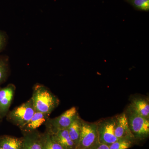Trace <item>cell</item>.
I'll list each match as a JSON object with an SVG mask.
<instances>
[{
  "instance_id": "cell-1",
  "label": "cell",
  "mask_w": 149,
  "mask_h": 149,
  "mask_svg": "<svg viewBox=\"0 0 149 149\" xmlns=\"http://www.w3.org/2000/svg\"><path fill=\"white\" fill-rule=\"evenodd\" d=\"M31 98L36 111L49 114H51L59 103L57 97L47 87L39 83L33 87Z\"/></svg>"
},
{
  "instance_id": "cell-2",
  "label": "cell",
  "mask_w": 149,
  "mask_h": 149,
  "mask_svg": "<svg viewBox=\"0 0 149 149\" xmlns=\"http://www.w3.org/2000/svg\"><path fill=\"white\" fill-rule=\"evenodd\" d=\"M125 113L135 140L142 141L147 139L149 135V119L141 116L129 106Z\"/></svg>"
},
{
  "instance_id": "cell-3",
  "label": "cell",
  "mask_w": 149,
  "mask_h": 149,
  "mask_svg": "<svg viewBox=\"0 0 149 149\" xmlns=\"http://www.w3.org/2000/svg\"><path fill=\"white\" fill-rule=\"evenodd\" d=\"M36 111L32 98L9 111L6 117L8 121L20 128L30 120Z\"/></svg>"
},
{
  "instance_id": "cell-4",
  "label": "cell",
  "mask_w": 149,
  "mask_h": 149,
  "mask_svg": "<svg viewBox=\"0 0 149 149\" xmlns=\"http://www.w3.org/2000/svg\"><path fill=\"white\" fill-rule=\"evenodd\" d=\"M78 116L77 109L75 107H72L58 117L53 118H49L45 123L46 130L53 134L67 129Z\"/></svg>"
},
{
  "instance_id": "cell-5",
  "label": "cell",
  "mask_w": 149,
  "mask_h": 149,
  "mask_svg": "<svg viewBox=\"0 0 149 149\" xmlns=\"http://www.w3.org/2000/svg\"><path fill=\"white\" fill-rule=\"evenodd\" d=\"M98 141L97 123L82 120L80 140L77 149H88Z\"/></svg>"
},
{
  "instance_id": "cell-6",
  "label": "cell",
  "mask_w": 149,
  "mask_h": 149,
  "mask_svg": "<svg viewBox=\"0 0 149 149\" xmlns=\"http://www.w3.org/2000/svg\"><path fill=\"white\" fill-rule=\"evenodd\" d=\"M98 141L110 146L118 140L114 134L115 117L97 123Z\"/></svg>"
},
{
  "instance_id": "cell-7",
  "label": "cell",
  "mask_w": 149,
  "mask_h": 149,
  "mask_svg": "<svg viewBox=\"0 0 149 149\" xmlns=\"http://www.w3.org/2000/svg\"><path fill=\"white\" fill-rule=\"evenodd\" d=\"M15 91V85L12 83L4 88H0V120L6 117L9 111Z\"/></svg>"
},
{
  "instance_id": "cell-8",
  "label": "cell",
  "mask_w": 149,
  "mask_h": 149,
  "mask_svg": "<svg viewBox=\"0 0 149 149\" xmlns=\"http://www.w3.org/2000/svg\"><path fill=\"white\" fill-rule=\"evenodd\" d=\"M114 134L118 139H126L136 141L129 128L125 112L116 116Z\"/></svg>"
},
{
  "instance_id": "cell-9",
  "label": "cell",
  "mask_w": 149,
  "mask_h": 149,
  "mask_svg": "<svg viewBox=\"0 0 149 149\" xmlns=\"http://www.w3.org/2000/svg\"><path fill=\"white\" fill-rule=\"evenodd\" d=\"M50 115V114L47 113L35 111L30 120L19 128L22 133L37 130L40 126L45 124Z\"/></svg>"
},
{
  "instance_id": "cell-10",
  "label": "cell",
  "mask_w": 149,
  "mask_h": 149,
  "mask_svg": "<svg viewBox=\"0 0 149 149\" xmlns=\"http://www.w3.org/2000/svg\"><path fill=\"white\" fill-rule=\"evenodd\" d=\"M23 144L22 149H42L41 135L38 130L22 133Z\"/></svg>"
},
{
  "instance_id": "cell-11",
  "label": "cell",
  "mask_w": 149,
  "mask_h": 149,
  "mask_svg": "<svg viewBox=\"0 0 149 149\" xmlns=\"http://www.w3.org/2000/svg\"><path fill=\"white\" fill-rule=\"evenodd\" d=\"M52 135L55 141L63 149H77V146L70 138L67 129L60 130Z\"/></svg>"
},
{
  "instance_id": "cell-12",
  "label": "cell",
  "mask_w": 149,
  "mask_h": 149,
  "mask_svg": "<svg viewBox=\"0 0 149 149\" xmlns=\"http://www.w3.org/2000/svg\"><path fill=\"white\" fill-rule=\"evenodd\" d=\"M129 107L141 116L149 119V104L148 100L143 98H134L131 100Z\"/></svg>"
},
{
  "instance_id": "cell-13",
  "label": "cell",
  "mask_w": 149,
  "mask_h": 149,
  "mask_svg": "<svg viewBox=\"0 0 149 149\" xmlns=\"http://www.w3.org/2000/svg\"><path fill=\"white\" fill-rule=\"evenodd\" d=\"M23 137L3 135L0 136V147L3 149H22Z\"/></svg>"
},
{
  "instance_id": "cell-14",
  "label": "cell",
  "mask_w": 149,
  "mask_h": 149,
  "mask_svg": "<svg viewBox=\"0 0 149 149\" xmlns=\"http://www.w3.org/2000/svg\"><path fill=\"white\" fill-rule=\"evenodd\" d=\"M82 120L78 116L67 128L69 136L77 148L80 140Z\"/></svg>"
},
{
  "instance_id": "cell-15",
  "label": "cell",
  "mask_w": 149,
  "mask_h": 149,
  "mask_svg": "<svg viewBox=\"0 0 149 149\" xmlns=\"http://www.w3.org/2000/svg\"><path fill=\"white\" fill-rule=\"evenodd\" d=\"M41 138L42 149H63L55 141L52 134L46 130L41 133Z\"/></svg>"
},
{
  "instance_id": "cell-16",
  "label": "cell",
  "mask_w": 149,
  "mask_h": 149,
  "mask_svg": "<svg viewBox=\"0 0 149 149\" xmlns=\"http://www.w3.org/2000/svg\"><path fill=\"white\" fill-rule=\"evenodd\" d=\"M9 74L8 59L6 57L0 56V85L6 82Z\"/></svg>"
},
{
  "instance_id": "cell-17",
  "label": "cell",
  "mask_w": 149,
  "mask_h": 149,
  "mask_svg": "<svg viewBox=\"0 0 149 149\" xmlns=\"http://www.w3.org/2000/svg\"><path fill=\"white\" fill-rule=\"evenodd\" d=\"M134 142L129 139H119L110 145L109 149H128L132 146Z\"/></svg>"
},
{
  "instance_id": "cell-18",
  "label": "cell",
  "mask_w": 149,
  "mask_h": 149,
  "mask_svg": "<svg viewBox=\"0 0 149 149\" xmlns=\"http://www.w3.org/2000/svg\"><path fill=\"white\" fill-rule=\"evenodd\" d=\"M133 3L136 6L140 9L144 10H149V6L146 4L143 0H134Z\"/></svg>"
},
{
  "instance_id": "cell-19",
  "label": "cell",
  "mask_w": 149,
  "mask_h": 149,
  "mask_svg": "<svg viewBox=\"0 0 149 149\" xmlns=\"http://www.w3.org/2000/svg\"><path fill=\"white\" fill-rule=\"evenodd\" d=\"M7 42V36L6 33L0 31V52L3 49Z\"/></svg>"
},
{
  "instance_id": "cell-20",
  "label": "cell",
  "mask_w": 149,
  "mask_h": 149,
  "mask_svg": "<svg viewBox=\"0 0 149 149\" xmlns=\"http://www.w3.org/2000/svg\"><path fill=\"white\" fill-rule=\"evenodd\" d=\"M109 146L108 145L102 143L97 141L88 149H109Z\"/></svg>"
},
{
  "instance_id": "cell-21",
  "label": "cell",
  "mask_w": 149,
  "mask_h": 149,
  "mask_svg": "<svg viewBox=\"0 0 149 149\" xmlns=\"http://www.w3.org/2000/svg\"><path fill=\"white\" fill-rule=\"evenodd\" d=\"M146 4L149 6V0H143Z\"/></svg>"
},
{
  "instance_id": "cell-22",
  "label": "cell",
  "mask_w": 149,
  "mask_h": 149,
  "mask_svg": "<svg viewBox=\"0 0 149 149\" xmlns=\"http://www.w3.org/2000/svg\"><path fill=\"white\" fill-rule=\"evenodd\" d=\"M0 149H3L2 148H1V147H0Z\"/></svg>"
},
{
  "instance_id": "cell-23",
  "label": "cell",
  "mask_w": 149,
  "mask_h": 149,
  "mask_svg": "<svg viewBox=\"0 0 149 149\" xmlns=\"http://www.w3.org/2000/svg\"><path fill=\"white\" fill-rule=\"evenodd\" d=\"M1 120H0V123H1Z\"/></svg>"
},
{
  "instance_id": "cell-24",
  "label": "cell",
  "mask_w": 149,
  "mask_h": 149,
  "mask_svg": "<svg viewBox=\"0 0 149 149\" xmlns=\"http://www.w3.org/2000/svg\"></svg>"
}]
</instances>
